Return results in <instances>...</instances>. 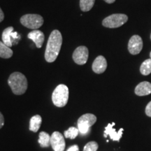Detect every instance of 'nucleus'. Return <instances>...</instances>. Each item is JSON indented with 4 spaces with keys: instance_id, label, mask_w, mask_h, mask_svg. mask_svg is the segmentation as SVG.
<instances>
[{
    "instance_id": "obj_1",
    "label": "nucleus",
    "mask_w": 151,
    "mask_h": 151,
    "mask_svg": "<svg viewBox=\"0 0 151 151\" xmlns=\"http://www.w3.org/2000/svg\"><path fill=\"white\" fill-rule=\"evenodd\" d=\"M62 37L58 30H53L50 34L47 43L45 59L48 62H53L58 58L61 49Z\"/></svg>"
},
{
    "instance_id": "obj_2",
    "label": "nucleus",
    "mask_w": 151,
    "mask_h": 151,
    "mask_svg": "<svg viewBox=\"0 0 151 151\" xmlns=\"http://www.w3.org/2000/svg\"><path fill=\"white\" fill-rule=\"evenodd\" d=\"M9 86L13 93L16 95L23 94L27 89V80L25 76L20 72L11 73L8 79Z\"/></svg>"
},
{
    "instance_id": "obj_3",
    "label": "nucleus",
    "mask_w": 151,
    "mask_h": 151,
    "mask_svg": "<svg viewBox=\"0 0 151 151\" xmlns=\"http://www.w3.org/2000/svg\"><path fill=\"white\" fill-rule=\"evenodd\" d=\"M69 88L67 86L64 84L59 85L52 92V103L58 107L65 106L69 100Z\"/></svg>"
},
{
    "instance_id": "obj_4",
    "label": "nucleus",
    "mask_w": 151,
    "mask_h": 151,
    "mask_svg": "<svg viewBox=\"0 0 151 151\" xmlns=\"http://www.w3.org/2000/svg\"><path fill=\"white\" fill-rule=\"evenodd\" d=\"M20 22L24 27L35 30L43 25V18L38 14H26L20 18Z\"/></svg>"
},
{
    "instance_id": "obj_5",
    "label": "nucleus",
    "mask_w": 151,
    "mask_h": 151,
    "mask_svg": "<svg viewBox=\"0 0 151 151\" xmlns=\"http://www.w3.org/2000/svg\"><path fill=\"white\" fill-rule=\"evenodd\" d=\"M128 17L125 14H112L104 18L102 21L103 26L108 28H118L127 22Z\"/></svg>"
},
{
    "instance_id": "obj_6",
    "label": "nucleus",
    "mask_w": 151,
    "mask_h": 151,
    "mask_svg": "<svg viewBox=\"0 0 151 151\" xmlns=\"http://www.w3.org/2000/svg\"><path fill=\"white\" fill-rule=\"evenodd\" d=\"M97 121V117L92 113H86L78 118V129L83 134L88 133L90 127H92Z\"/></svg>"
},
{
    "instance_id": "obj_7",
    "label": "nucleus",
    "mask_w": 151,
    "mask_h": 151,
    "mask_svg": "<svg viewBox=\"0 0 151 151\" xmlns=\"http://www.w3.org/2000/svg\"><path fill=\"white\" fill-rule=\"evenodd\" d=\"M20 36L17 32L14 31V27H9L3 31L2 33V41L7 46L11 47L13 45L16 44L20 40Z\"/></svg>"
},
{
    "instance_id": "obj_8",
    "label": "nucleus",
    "mask_w": 151,
    "mask_h": 151,
    "mask_svg": "<svg viewBox=\"0 0 151 151\" xmlns=\"http://www.w3.org/2000/svg\"><path fill=\"white\" fill-rule=\"evenodd\" d=\"M50 146L54 151H64L66 147L65 137L59 132H54L50 136Z\"/></svg>"
},
{
    "instance_id": "obj_9",
    "label": "nucleus",
    "mask_w": 151,
    "mask_h": 151,
    "mask_svg": "<svg viewBox=\"0 0 151 151\" xmlns=\"http://www.w3.org/2000/svg\"><path fill=\"white\" fill-rule=\"evenodd\" d=\"M89 51L87 47L84 46H79L73 52L72 58L75 63L79 65H83L88 59Z\"/></svg>"
},
{
    "instance_id": "obj_10",
    "label": "nucleus",
    "mask_w": 151,
    "mask_h": 151,
    "mask_svg": "<svg viewBox=\"0 0 151 151\" xmlns=\"http://www.w3.org/2000/svg\"><path fill=\"white\" fill-rule=\"evenodd\" d=\"M143 48V40L139 35H134L129 39L128 43V50L130 54L138 55L139 54Z\"/></svg>"
},
{
    "instance_id": "obj_11",
    "label": "nucleus",
    "mask_w": 151,
    "mask_h": 151,
    "mask_svg": "<svg viewBox=\"0 0 151 151\" xmlns=\"http://www.w3.org/2000/svg\"><path fill=\"white\" fill-rule=\"evenodd\" d=\"M115 125V122H112V123H109L106 127H105L104 130V137L106 138L108 136L110 137V138L113 141H120V138L122 136V132L124 131V129H120L118 132H116V130L113 128V126Z\"/></svg>"
},
{
    "instance_id": "obj_12",
    "label": "nucleus",
    "mask_w": 151,
    "mask_h": 151,
    "mask_svg": "<svg viewBox=\"0 0 151 151\" xmlns=\"http://www.w3.org/2000/svg\"><path fill=\"white\" fill-rule=\"evenodd\" d=\"M92 68L94 72L98 74L104 72L107 68V62L106 58L102 55L98 56L94 60Z\"/></svg>"
},
{
    "instance_id": "obj_13",
    "label": "nucleus",
    "mask_w": 151,
    "mask_h": 151,
    "mask_svg": "<svg viewBox=\"0 0 151 151\" xmlns=\"http://www.w3.org/2000/svg\"><path fill=\"white\" fill-rule=\"evenodd\" d=\"M27 37L29 39L32 40L36 44V46L38 48H40L42 46L43 41H44V35L40 30L35 29L32 31L31 32L28 34Z\"/></svg>"
},
{
    "instance_id": "obj_14",
    "label": "nucleus",
    "mask_w": 151,
    "mask_h": 151,
    "mask_svg": "<svg viewBox=\"0 0 151 151\" xmlns=\"http://www.w3.org/2000/svg\"><path fill=\"white\" fill-rule=\"evenodd\" d=\"M134 92L138 96L148 95L151 93V83L148 81L141 82L136 87Z\"/></svg>"
},
{
    "instance_id": "obj_15",
    "label": "nucleus",
    "mask_w": 151,
    "mask_h": 151,
    "mask_svg": "<svg viewBox=\"0 0 151 151\" xmlns=\"http://www.w3.org/2000/svg\"><path fill=\"white\" fill-rule=\"evenodd\" d=\"M42 123V118L39 115H35L30 119L29 130L33 132H37Z\"/></svg>"
},
{
    "instance_id": "obj_16",
    "label": "nucleus",
    "mask_w": 151,
    "mask_h": 151,
    "mask_svg": "<svg viewBox=\"0 0 151 151\" xmlns=\"http://www.w3.org/2000/svg\"><path fill=\"white\" fill-rule=\"evenodd\" d=\"M38 142L42 148H48V146H50V136L47 132H40Z\"/></svg>"
},
{
    "instance_id": "obj_17",
    "label": "nucleus",
    "mask_w": 151,
    "mask_h": 151,
    "mask_svg": "<svg viewBox=\"0 0 151 151\" xmlns=\"http://www.w3.org/2000/svg\"><path fill=\"white\" fill-rule=\"evenodd\" d=\"M13 55V50L10 47L7 46L5 43L0 41V58L8 59Z\"/></svg>"
},
{
    "instance_id": "obj_18",
    "label": "nucleus",
    "mask_w": 151,
    "mask_h": 151,
    "mask_svg": "<svg viewBox=\"0 0 151 151\" xmlns=\"http://www.w3.org/2000/svg\"><path fill=\"white\" fill-rule=\"evenodd\" d=\"M140 71L142 75L148 76L151 73V58L146 60L141 64Z\"/></svg>"
},
{
    "instance_id": "obj_19",
    "label": "nucleus",
    "mask_w": 151,
    "mask_h": 151,
    "mask_svg": "<svg viewBox=\"0 0 151 151\" xmlns=\"http://www.w3.org/2000/svg\"><path fill=\"white\" fill-rule=\"evenodd\" d=\"M95 0H80V8L81 11H89L92 9L94 4Z\"/></svg>"
},
{
    "instance_id": "obj_20",
    "label": "nucleus",
    "mask_w": 151,
    "mask_h": 151,
    "mask_svg": "<svg viewBox=\"0 0 151 151\" xmlns=\"http://www.w3.org/2000/svg\"><path fill=\"white\" fill-rule=\"evenodd\" d=\"M79 130L74 127H71L68 129L67 131L65 132V137L67 139H74L78 135Z\"/></svg>"
},
{
    "instance_id": "obj_21",
    "label": "nucleus",
    "mask_w": 151,
    "mask_h": 151,
    "mask_svg": "<svg viewBox=\"0 0 151 151\" xmlns=\"http://www.w3.org/2000/svg\"><path fill=\"white\" fill-rule=\"evenodd\" d=\"M98 148H99V145L97 142L90 141L84 146L83 151H97Z\"/></svg>"
},
{
    "instance_id": "obj_22",
    "label": "nucleus",
    "mask_w": 151,
    "mask_h": 151,
    "mask_svg": "<svg viewBox=\"0 0 151 151\" xmlns=\"http://www.w3.org/2000/svg\"><path fill=\"white\" fill-rule=\"evenodd\" d=\"M145 112H146V116H148V117H150L151 118V101L148 104V105L146 106Z\"/></svg>"
},
{
    "instance_id": "obj_23",
    "label": "nucleus",
    "mask_w": 151,
    "mask_h": 151,
    "mask_svg": "<svg viewBox=\"0 0 151 151\" xmlns=\"http://www.w3.org/2000/svg\"><path fill=\"white\" fill-rule=\"evenodd\" d=\"M4 124V118L2 113L0 112V129L3 127Z\"/></svg>"
},
{
    "instance_id": "obj_24",
    "label": "nucleus",
    "mask_w": 151,
    "mask_h": 151,
    "mask_svg": "<svg viewBox=\"0 0 151 151\" xmlns=\"http://www.w3.org/2000/svg\"><path fill=\"white\" fill-rule=\"evenodd\" d=\"M67 151H79V148H78V145H73V146H71L70 148Z\"/></svg>"
},
{
    "instance_id": "obj_25",
    "label": "nucleus",
    "mask_w": 151,
    "mask_h": 151,
    "mask_svg": "<svg viewBox=\"0 0 151 151\" xmlns=\"http://www.w3.org/2000/svg\"><path fill=\"white\" fill-rule=\"evenodd\" d=\"M4 14L2 10H1V9L0 8V22H2L4 20Z\"/></svg>"
},
{
    "instance_id": "obj_26",
    "label": "nucleus",
    "mask_w": 151,
    "mask_h": 151,
    "mask_svg": "<svg viewBox=\"0 0 151 151\" xmlns=\"http://www.w3.org/2000/svg\"><path fill=\"white\" fill-rule=\"evenodd\" d=\"M104 1L108 4H113V2H115V1H116V0H104Z\"/></svg>"
},
{
    "instance_id": "obj_27",
    "label": "nucleus",
    "mask_w": 151,
    "mask_h": 151,
    "mask_svg": "<svg viewBox=\"0 0 151 151\" xmlns=\"http://www.w3.org/2000/svg\"><path fill=\"white\" fill-rule=\"evenodd\" d=\"M150 58H151V52H150Z\"/></svg>"
},
{
    "instance_id": "obj_28",
    "label": "nucleus",
    "mask_w": 151,
    "mask_h": 151,
    "mask_svg": "<svg viewBox=\"0 0 151 151\" xmlns=\"http://www.w3.org/2000/svg\"><path fill=\"white\" fill-rule=\"evenodd\" d=\"M150 39H151V35H150Z\"/></svg>"
}]
</instances>
